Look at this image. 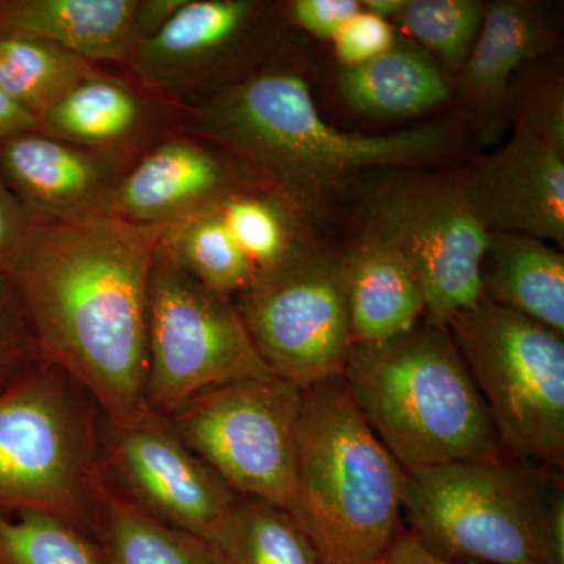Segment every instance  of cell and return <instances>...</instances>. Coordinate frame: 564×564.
Returning a JSON list of instances; mask_svg holds the SVG:
<instances>
[{
	"instance_id": "cell-1",
	"label": "cell",
	"mask_w": 564,
	"mask_h": 564,
	"mask_svg": "<svg viewBox=\"0 0 564 564\" xmlns=\"http://www.w3.org/2000/svg\"><path fill=\"white\" fill-rule=\"evenodd\" d=\"M162 231L113 215H31L2 269L44 361L69 373L118 429L150 413L148 303Z\"/></svg>"
},
{
	"instance_id": "cell-2",
	"label": "cell",
	"mask_w": 564,
	"mask_h": 564,
	"mask_svg": "<svg viewBox=\"0 0 564 564\" xmlns=\"http://www.w3.org/2000/svg\"><path fill=\"white\" fill-rule=\"evenodd\" d=\"M172 126L239 159L302 217L362 170L429 165L458 144L448 122L389 135L339 131L318 113L302 74L280 62L196 101L173 104Z\"/></svg>"
},
{
	"instance_id": "cell-3",
	"label": "cell",
	"mask_w": 564,
	"mask_h": 564,
	"mask_svg": "<svg viewBox=\"0 0 564 564\" xmlns=\"http://www.w3.org/2000/svg\"><path fill=\"white\" fill-rule=\"evenodd\" d=\"M345 386L406 473L503 456L484 397L451 333L422 318L380 344H352Z\"/></svg>"
},
{
	"instance_id": "cell-4",
	"label": "cell",
	"mask_w": 564,
	"mask_h": 564,
	"mask_svg": "<svg viewBox=\"0 0 564 564\" xmlns=\"http://www.w3.org/2000/svg\"><path fill=\"white\" fill-rule=\"evenodd\" d=\"M406 475L367 425L343 378L303 389L292 514L323 563L380 562L403 530Z\"/></svg>"
},
{
	"instance_id": "cell-5",
	"label": "cell",
	"mask_w": 564,
	"mask_h": 564,
	"mask_svg": "<svg viewBox=\"0 0 564 564\" xmlns=\"http://www.w3.org/2000/svg\"><path fill=\"white\" fill-rule=\"evenodd\" d=\"M104 422L90 393L47 361L2 393L0 513H47L91 538Z\"/></svg>"
},
{
	"instance_id": "cell-6",
	"label": "cell",
	"mask_w": 564,
	"mask_h": 564,
	"mask_svg": "<svg viewBox=\"0 0 564 564\" xmlns=\"http://www.w3.org/2000/svg\"><path fill=\"white\" fill-rule=\"evenodd\" d=\"M555 474L505 455L408 473V532L447 562L544 564L541 525Z\"/></svg>"
},
{
	"instance_id": "cell-7",
	"label": "cell",
	"mask_w": 564,
	"mask_h": 564,
	"mask_svg": "<svg viewBox=\"0 0 564 564\" xmlns=\"http://www.w3.org/2000/svg\"><path fill=\"white\" fill-rule=\"evenodd\" d=\"M445 328L484 397L503 455L563 474V337L484 299Z\"/></svg>"
},
{
	"instance_id": "cell-8",
	"label": "cell",
	"mask_w": 564,
	"mask_h": 564,
	"mask_svg": "<svg viewBox=\"0 0 564 564\" xmlns=\"http://www.w3.org/2000/svg\"><path fill=\"white\" fill-rule=\"evenodd\" d=\"M272 377L232 299L196 281L158 243L148 303V410L166 419L206 389Z\"/></svg>"
},
{
	"instance_id": "cell-9",
	"label": "cell",
	"mask_w": 564,
	"mask_h": 564,
	"mask_svg": "<svg viewBox=\"0 0 564 564\" xmlns=\"http://www.w3.org/2000/svg\"><path fill=\"white\" fill-rule=\"evenodd\" d=\"M302 391L276 377L232 381L196 393L166 421L237 496L292 513Z\"/></svg>"
},
{
	"instance_id": "cell-10",
	"label": "cell",
	"mask_w": 564,
	"mask_h": 564,
	"mask_svg": "<svg viewBox=\"0 0 564 564\" xmlns=\"http://www.w3.org/2000/svg\"><path fill=\"white\" fill-rule=\"evenodd\" d=\"M232 302L273 377L304 389L343 375L352 345L343 259L307 242Z\"/></svg>"
},
{
	"instance_id": "cell-11",
	"label": "cell",
	"mask_w": 564,
	"mask_h": 564,
	"mask_svg": "<svg viewBox=\"0 0 564 564\" xmlns=\"http://www.w3.org/2000/svg\"><path fill=\"white\" fill-rule=\"evenodd\" d=\"M369 223V232L410 263L425 300L426 322L447 326L456 313L480 302L489 232L470 206L466 170L399 177L373 199Z\"/></svg>"
},
{
	"instance_id": "cell-12",
	"label": "cell",
	"mask_w": 564,
	"mask_h": 564,
	"mask_svg": "<svg viewBox=\"0 0 564 564\" xmlns=\"http://www.w3.org/2000/svg\"><path fill=\"white\" fill-rule=\"evenodd\" d=\"M273 7L182 0L154 35L133 43L126 76L169 104L196 101L272 65Z\"/></svg>"
},
{
	"instance_id": "cell-13",
	"label": "cell",
	"mask_w": 564,
	"mask_h": 564,
	"mask_svg": "<svg viewBox=\"0 0 564 564\" xmlns=\"http://www.w3.org/2000/svg\"><path fill=\"white\" fill-rule=\"evenodd\" d=\"M102 473L152 518L204 541L239 500L152 411L122 429L104 422Z\"/></svg>"
},
{
	"instance_id": "cell-14",
	"label": "cell",
	"mask_w": 564,
	"mask_h": 564,
	"mask_svg": "<svg viewBox=\"0 0 564 564\" xmlns=\"http://www.w3.org/2000/svg\"><path fill=\"white\" fill-rule=\"evenodd\" d=\"M267 184L217 144L172 131L141 152L120 182L109 215L165 226L239 188Z\"/></svg>"
},
{
	"instance_id": "cell-15",
	"label": "cell",
	"mask_w": 564,
	"mask_h": 564,
	"mask_svg": "<svg viewBox=\"0 0 564 564\" xmlns=\"http://www.w3.org/2000/svg\"><path fill=\"white\" fill-rule=\"evenodd\" d=\"M475 217L488 232L564 243V147L513 129L507 144L466 170Z\"/></svg>"
},
{
	"instance_id": "cell-16",
	"label": "cell",
	"mask_w": 564,
	"mask_h": 564,
	"mask_svg": "<svg viewBox=\"0 0 564 564\" xmlns=\"http://www.w3.org/2000/svg\"><path fill=\"white\" fill-rule=\"evenodd\" d=\"M558 31L532 0L486 3L484 25L469 57L455 73L452 98L480 143L502 139L516 74L527 63L554 52Z\"/></svg>"
},
{
	"instance_id": "cell-17",
	"label": "cell",
	"mask_w": 564,
	"mask_h": 564,
	"mask_svg": "<svg viewBox=\"0 0 564 564\" xmlns=\"http://www.w3.org/2000/svg\"><path fill=\"white\" fill-rule=\"evenodd\" d=\"M133 162L33 131L0 148V180L33 217H93L109 215Z\"/></svg>"
},
{
	"instance_id": "cell-18",
	"label": "cell",
	"mask_w": 564,
	"mask_h": 564,
	"mask_svg": "<svg viewBox=\"0 0 564 564\" xmlns=\"http://www.w3.org/2000/svg\"><path fill=\"white\" fill-rule=\"evenodd\" d=\"M173 104L101 66L39 117V131L88 150L137 159L174 131Z\"/></svg>"
},
{
	"instance_id": "cell-19",
	"label": "cell",
	"mask_w": 564,
	"mask_h": 564,
	"mask_svg": "<svg viewBox=\"0 0 564 564\" xmlns=\"http://www.w3.org/2000/svg\"><path fill=\"white\" fill-rule=\"evenodd\" d=\"M141 0H0V33L122 65L139 40Z\"/></svg>"
},
{
	"instance_id": "cell-20",
	"label": "cell",
	"mask_w": 564,
	"mask_h": 564,
	"mask_svg": "<svg viewBox=\"0 0 564 564\" xmlns=\"http://www.w3.org/2000/svg\"><path fill=\"white\" fill-rule=\"evenodd\" d=\"M352 344H380L425 315L421 284L400 251L367 232L343 259Z\"/></svg>"
},
{
	"instance_id": "cell-21",
	"label": "cell",
	"mask_w": 564,
	"mask_h": 564,
	"mask_svg": "<svg viewBox=\"0 0 564 564\" xmlns=\"http://www.w3.org/2000/svg\"><path fill=\"white\" fill-rule=\"evenodd\" d=\"M480 284L481 299L564 336V258L543 240L489 232Z\"/></svg>"
},
{
	"instance_id": "cell-22",
	"label": "cell",
	"mask_w": 564,
	"mask_h": 564,
	"mask_svg": "<svg viewBox=\"0 0 564 564\" xmlns=\"http://www.w3.org/2000/svg\"><path fill=\"white\" fill-rule=\"evenodd\" d=\"M352 110L377 118L429 113L452 99V82L429 52L395 44L380 57L345 68L337 82Z\"/></svg>"
},
{
	"instance_id": "cell-23",
	"label": "cell",
	"mask_w": 564,
	"mask_h": 564,
	"mask_svg": "<svg viewBox=\"0 0 564 564\" xmlns=\"http://www.w3.org/2000/svg\"><path fill=\"white\" fill-rule=\"evenodd\" d=\"M91 540L101 564H220L203 538L152 518L107 478L99 489Z\"/></svg>"
},
{
	"instance_id": "cell-24",
	"label": "cell",
	"mask_w": 564,
	"mask_h": 564,
	"mask_svg": "<svg viewBox=\"0 0 564 564\" xmlns=\"http://www.w3.org/2000/svg\"><path fill=\"white\" fill-rule=\"evenodd\" d=\"M206 543L220 564H325L291 511L258 497H239Z\"/></svg>"
},
{
	"instance_id": "cell-25",
	"label": "cell",
	"mask_w": 564,
	"mask_h": 564,
	"mask_svg": "<svg viewBox=\"0 0 564 564\" xmlns=\"http://www.w3.org/2000/svg\"><path fill=\"white\" fill-rule=\"evenodd\" d=\"M159 247L196 281L229 299L258 278L212 203L165 226Z\"/></svg>"
},
{
	"instance_id": "cell-26",
	"label": "cell",
	"mask_w": 564,
	"mask_h": 564,
	"mask_svg": "<svg viewBox=\"0 0 564 564\" xmlns=\"http://www.w3.org/2000/svg\"><path fill=\"white\" fill-rule=\"evenodd\" d=\"M70 52L24 36L0 33V88L36 120L85 76L98 69Z\"/></svg>"
},
{
	"instance_id": "cell-27",
	"label": "cell",
	"mask_w": 564,
	"mask_h": 564,
	"mask_svg": "<svg viewBox=\"0 0 564 564\" xmlns=\"http://www.w3.org/2000/svg\"><path fill=\"white\" fill-rule=\"evenodd\" d=\"M485 7L480 0H404L393 21L455 74L477 43Z\"/></svg>"
},
{
	"instance_id": "cell-28",
	"label": "cell",
	"mask_w": 564,
	"mask_h": 564,
	"mask_svg": "<svg viewBox=\"0 0 564 564\" xmlns=\"http://www.w3.org/2000/svg\"><path fill=\"white\" fill-rule=\"evenodd\" d=\"M0 564H101L88 534L47 513H0Z\"/></svg>"
},
{
	"instance_id": "cell-29",
	"label": "cell",
	"mask_w": 564,
	"mask_h": 564,
	"mask_svg": "<svg viewBox=\"0 0 564 564\" xmlns=\"http://www.w3.org/2000/svg\"><path fill=\"white\" fill-rule=\"evenodd\" d=\"M545 57L527 63L516 74L508 99L511 128L543 135L564 147V84L558 61Z\"/></svg>"
},
{
	"instance_id": "cell-30",
	"label": "cell",
	"mask_w": 564,
	"mask_h": 564,
	"mask_svg": "<svg viewBox=\"0 0 564 564\" xmlns=\"http://www.w3.org/2000/svg\"><path fill=\"white\" fill-rule=\"evenodd\" d=\"M44 362L17 291L0 270V395Z\"/></svg>"
},
{
	"instance_id": "cell-31",
	"label": "cell",
	"mask_w": 564,
	"mask_h": 564,
	"mask_svg": "<svg viewBox=\"0 0 564 564\" xmlns=\"http://www.w3.org/2000/svg\"><path fill=\"white\" fill-rule=\"evenodd\" d=\"M334 52L345 68H355L380 57L395 44L391 22L359 11L334 36Z\"/></svg>"
},
{
	"instance_id": "cell-32",
	"label": "cell",
	"mask_w": 564,
	"mask_h": 564,
	"mask_svg": "<svg viewBox=\"0 0 564 564\" xmlns=\"http://www.w3.org/2000/svg\"><path fill=\"white\" fill-rule=\"evenodd\" d=\"M285 10L296 28L315 39L333 41L362 6L359 0H293Z\"/></svg>"
},
{
	"instance_id": "cell-33",
	"label": "cell",
	"mask_w": 564,
	"mask_h": 564,
	"mask_svg": "<svg viewBox=\"0 0 564 564\" xmlns=\"http://www.w3.org/2000/svg\"><path fill=\"white\" fill-rule=\"evenodd\" d=\"M541 547L544 564H564V484L563 474H555L545 500Z\"/></svg>"
},
{
	"instance_id": "cell-34",
	"label": "cell",
	"mask_w": 564,
	"mask_h": 564,
	"mask_svg": "<svg viewBox=\"0 0 564 564\" xmlns=\"http://www.w3.org/2000/svg\"><path fill=\"white\" fill-rule=\"evenodd\" d=\"M29 221V212L0 180V270L21 243Z\"/></svg>"
},
{
	"instance_id": "cell-35",
	"label": "cell",
	"mask_w": 564,
	"mask_h": 564,
	"mask_svg": "<svg viewBox=\"0 0 564 564\" xmlns=\"http://www.w3.org/2000/svg\"><path fill=\"white\" fill-rule=\"evenodd\" d=\"M377 564H473L454 563L432 554L417 540L403 529L399 536L389 545L388 551L381 556Z\"/></svg>"
},
{
	"instance_id": "cell-36",
	"label": "cell",
	"mask_w": 564,
	"mask_h": 564,
	"mask_svg": "<svg viewBox=\"0 0 564 564\" xmlns=\"http://www.w3.org/2000/svg\"><path fill=\"white\" fill-rule=\"evenodd\" d=\"M39 131V120L0 88V148L22 133Z\"/></svg>"
},
{
	"instance_id": "cell-37",
	"label": "cell",
	"mask_w": 564,
	"mask_h": 564,
	"mask_svg": "<svg viewBox=\"0 0 564 564\" xmlns=\"http://www.w3.org/2000/svg\"><path fill=\"white\" fill-rule=\"evenodd\" d=\"M404 0H364L362 10L384 21H393L402 10Z\"/></svg>"
}]
</instances>
